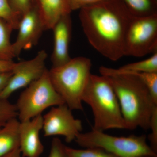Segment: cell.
Masks as SVG:
<instances>
[{
    "instance_id": "obj_1",
    "label": "cell",
    "mask_w": 157,
    "mask_h": 157,
    "mask_svg": "<svg viewBox=\"0 0 157 157\" xmlns=\"http://www.w3.org/2000/svg\"><path fill=\"white\" fill-rule=\"evenodd\" d=\"M133 16L121 0H106L86 6L79 13L90 44L113 61L124 56L126 35Z\"/></svg>"
},
{
    "instance_id": "obj_2",
    "label": "cell",
    "mask_w": 157,
    "mask_h": 157,
    "mask_svg": "<svg viewBox=\"0 0 157 157\" xmlns=\"http://www.w3.org/2000/svg\"><path fill=\"white\" fill-rule=\"evenodd\" d=\"M107 76L117 97L128 130L138 127L144 130L149 129L152 113L157 104L144 83L134 74Z\"/></svg>"
},
{
    "instance_id": "obj_3",
    "label": "cell",
    "mask_w": 157,
    "mask_h": 157,
    "mask_svg": "<svg viewBox=\"0 0 157 157\" xmlns=\"http://www.w3.org/2000/svg\"><path fill=\"white\" fill-rule=\"evenodd\" d=\"M82 101L89 105L92 110L94 130L104 132L112 129L128 130L108 76L91 74L82 95Z\"/></svg>"
},
{
    "instance_id": "obj_4",
    "label": "cell",
    "mask_w": 157,
    "mask_h": 157,
    "mask_svg": "<svg viewBox=\"0 0 157 157\" xmlns=\"http://www.w3.org/2000/svg\"><path fill=\"white\" fill-rule=\"evenodd\" d=\"M91 67L89 59L80 56L48 70L54 87L71 110L83 109L82 96L91 75Z\"/></svg>"
},
{
    "instance_id": "obj_5",
    "label": "cell",
    "mask_w": 157,
    "mask_h": 157,
    "mask_svg": "<svg viewBox=\"0 0 157 157\" xmlns=\"http://www.w3.org/2000/svg\"><path fill=\"white\" fill-rule=\"evenodd\" d=\"M75 140L82 147H99L119 157H157V153L147 144L144 135L117 137L93 129L89 132L80 133Z\"/></svg>"
},
{
    "instance_id": "obj_6",
    "label": "cell",
    "mask_w": 157,
    "mask_h": 157,
    "mask_svg": "<svg viewBox=\"0 0 157 157\" xmlns=\"http://www.w3.org/2000/svg\"><path fill=\"white\" fill-rule=\"evenodd\" d=\"M63 104L64 101L54 87L46 69L21 93L15 105L19 120L22 122L42 115L49 107Z\"/></svg>"
},
{
    "instance_id": "obj_7",
    "label": "cell",
    "mask_w": 157,
    "mask_h": 157,
    "mask_svg": "<svg viewBox=\"0 0 157 157\" xmlns=\"http://www.w3.org/2000/svg\"><path fill=\"white\" fill-rule=\"evenodd\" d=\"M157 52V14L133 16L127 30L124 56L141 57Z\"/></svg>"
},
{
    "instance_id": "obj_8",
    "label": "cell",
    "mask_w": 157,
    "mask_h": 157,
    "mask_svg": "<svg viewBox=\"0 0 157 157\" xmlns=\"http://www.w3.org/2000/svg\"><path fill=\"white\" fill-rule=\"evenodd\" d=\"M72 110L66 104L55 106L43 116L45 137L60 135L66 142L75 140L82 130L81 121L75 118Z\"/></svg>"
},
{
    "instance_id": "obj_9",
    "label": "cell",
    "mask_w": 157,
    "mask_h": 157,
    "mask_svg": "<svg viewBox=\"0 0 157 157\" xmlns=\"http://www.w3.org/2000/svg\"><path fill=\"white\" fill-rule=\"evenodd\" d=\"M47 57V52L42 49L38 52L33 59L16 63L11 78L0 94V98L8 99L17 90L27 87L40 78L47 69L45 62Z\"/></svg>"
},
{
    "instance_id": "obj_10",
    "label": "cell",
    "mask_w": 157,
    "mask_h": 157,
    "mask_svg": "<svg viewBox=\"0 0 157 157\" xmlns=\"http://www.w3.org/2000/svg\"><path fill=\"white\" fill-rule=\"evenodd\" d=\"M17 29V38L12 43L14 57L19 56L23 51L36 45L42 33L45 31L35 5L22 15Z\"/></svg>"
},
{
    "instance_id": "obj_11",
    "label": "cell",
    "mask_w": 157,
    "mask_h": 157,
    "mask_svg": "<svg viewBox=\"0 0 157 157\" xmlns=\"http://www.w3.org/2000/svg\"><path fill=\"white\" fill-rule=\"evenodd\" d=\"M42 128V115L29 120L20 122L19 149L23 157H39L42 154L44 146L40 140V133Z\"/></svg>"
},
{
    "instance_id": "obj_12",
    "label": "cell",
    "mask_w": 157,
    "mask_h": 157,
    "mask_svg": "<svg viewBox=\"0 0 157 157\" xmlns=\"http://www.w3.org/2000/svg\"><path fill=\"white\" fill-rule=\"evenodd\" d=\"M72 21L70 14L64 15L52 28L54 46L51 56L52 67H59L71 59L69 46L72 34Z\"/></svg>"
},
{
    "instance_id": "obj_13",
    "label": "cell",
    "mask_w": 157,
    "mask_h": 157,
    "mask_svg": "<svg viewBox=\"0 0 157 157\" xmlns=\"http://www.w3.org/2000/svg\"><path fill=\"white\" fill-rule=\"evenodd\" d=\"M45 30L52 29L64 15L72 11L68 0H34Z\"/></svg>"
},
{
    "instance_id": "obj_14",
    "label": "cell",
    "mask_w": 157,
    "mask_h": 157,
    "mask_svg": "<svg viewBox=\"0 0 157 157\" xmlns=\"http://www.w3.org/2000/svg\"><path fill=\"white\" fill-rule=\"evenodd\" d=\"M20 123L14 118L0 128V157L19 148Z\"/></svg>"
},
{
    "instance_id": "obj_15",
    "label": "cell",
    "mask_w": 157,
    "mask_h": 157,
    "mask_svg": "<svg viewBox=\"0 0 157 157\" xmlns=\"http://www.w3.org/2000/svg\"><path fill=\"white\" fill-rule=\"evenodd\" d=\"M99 71L101 75L107 76L140 73H157V52L146 59L124 65L118 69L101 67Z\"/></svg>"
},
{
    "instance_id": "obj_16",
    "label": "cell",
    "mask_w": 157,
    "mask_h": 157,
    "mask_svg": "<svg viewBox=\"0 0 157 157\" xmlns=\"http://www.w3.org/2000/svg\"><path fill=\"white\" fill-rule=\"evenodd\" d=\"M14 30L9 22L0 17V60L12 61L14 58L11 36Z\"/></svg>"
},
{
    "instance_id": "obj_17",
    "label": "cell",
    "mask_w": 157,
    "mask_h": 157,
    "mask_svg": "<svg viewBox=\"0 0 157 157\" xmlns=\"http://www.w3.org/2000/svg\"><path fill=\"white\" fill-rule=\"evenodd\" d=\"M132 15L145 17L157 13L156 0H121Z\"/></svg>"
},
{
    "instance_id": "obj_18",
    "label": "cell",
    "mask_w": 157,
    "mask_h": 157,
    "mask_svg": "<svg viewBox=\"0 0 157 157\" xmlns=\"http://www.w3.org/2000/svg\"><path fill=\"white\" fill-rule=\"evenodd\" d=\"M68 157H119L99 147L77 149L66 146Z\"/></svg>"
},
{
    "instance_id": "obj_19",
    "label": "cell",
    "mask_w": 157,
    "mask_h": 157,
    "mask_svg": "<svg viewBox=\"0 0 157 157\" xmlns=\"http://www.w3.org/2000/svg\"><path fill=\"white\" fill-rule=\"evenodd\" d=\"M0 17L9 23L14 29H17L21 17L11 9L8 0H0Z\"/></svg>"
},
{
    "instance_id": "obj_20",
    "label": "cell",
    "mask_w": 157,
    "mask_h": 157,
    "mask_svg": "<svg viewBox=\"0 0 157 157\" xmlns=\"http://www.w3.org/2000/svg\"><path fill=\"white\" fill-rule=\"evenodd\" d=\"M17 116L16 105L11 104L8 99L0 98V128L7 122Z\"/></svg>"
},
{
    "instance_id": "obj_21",
    "label": "cell",
    "mask_w": 157,
    "mask_h": 157,
    "mask_svg": "<svg viewBox=\"0 0 157 157\" xmlns=\"http://www.w3.org/2000/svg\"><path fill=\"white\" fill-rule=\"evenodd\" d=\"M137 75L144 83L155 104H157V73H133Z\"/></svg>"
},
{
    "instance_id": "obj_22",
    "label": "cell",
    "mask_w": 157,
    "mask_h": 157,
    "mask_svg": "<svg viewBox=\"0 0 157 157\" xmlns=\"http://www.w3.org/2000/svg\"><path fill=\"white\" fill-rule=\"evenodd\" d=\"M11 9L22 17L35 6L34 0H8Z\"/></svg>"
},
{
    "instance_id": "obj_23",
    "label": "cell",
    "mask_w": 157,
    "mask_h": 157,
    "mask_svg": "<svg viewBox=\"0 0 157 157\" xmlns=\"http://www.w3.org/2000/svg\"><path fill=\"white\" fill-rule=\"evenodd\" d=\"M149 129L151 130L148 136L149 145L152 149L157 153V106L155 107L153 110Z\"/></svg>"
},
{
    "instance_id": "obj_24",
    "label": "cell",
    "mask_w": 157,
    "mask_h": 157,
    "mask_svg": "<svg viewBox=\"0 0 157 157\" xmlns=\"http://www.w3.org/2000/svg\"><path fill=\"white\" fill-rule=\"evenodd\" d=\"M66 145L58 137H54L52 141L50 153L48 157H68Z\"/></svg>"
},
{
    "instance_id": "obj_25",
    "label": "cell",
    "mask_w": 157,
    "mask_h": 157,
    "mask_svg": "<svg viewBox=\"0 0 157 157\" xmlns=\"http://www.w3.org/2000/svg\"><path fill=\"white\" fill-rule=\"evenodd\" d=\"M72 11L81 9L86 6L94 5L106 0H68Z\"/></svg>"
},
{
    "instance_id": "obj_26",
    "label": "cell",
    "mask_w": 157,
    "mask_h": 157,
    "mask_svg": "<svg viewBox=\"0 0 157 157\" xmlns=\"http://www.w3.org/2000/svg\"><path fill=\"white\" fill-rule=\"evenodd\" d=\"M12 74V71L0 73V94L8 84Z\"/></svg>"
},
{
    "instance_id": "obj_27",
    "label": "cell",
    "mask_w": 157,
    "mask_h": 157,
    "mask_svg": "<svg viewBox=\"0 0 157 157\" xmlns=\"http://www.w3.org/2000/svg\"><path fill=\"white\" fill-rule=\"evenodd\" d=\"M16 63L12 61H5L0 60V73L12 71Z\"/></svg>"
},
{
    "instance_id": "obj_28",
    "label": "cell",
    "mask_w": 157,
    "mask_h": 157,
    "mask_svg": "<svg viewBox=\"0 0 157 157\" xmlns=\"http://www.w3.org/2000/svg\"><path fill=\"white\" fill-rule=\"evenodd\" d=\"M4 157H24L21 154L19 148L15 150L14 151L10 153V154L5 156Z\"/></svg>"
},
{
    "instance_id": "obj_29",
    "label": "cell",
    "mask_w": 157,
    "mask_h": 157,
    "mask_svg": "<svg viewBox=\"0 0 157 157\" xmlns=\"http://www.w3.org/2000/svg\"><path fill=\"white\" fill-rule=\"evenodd\" d=\"M140 157H152L151 156H142Z\"/></svg>"
}]
</instances>
